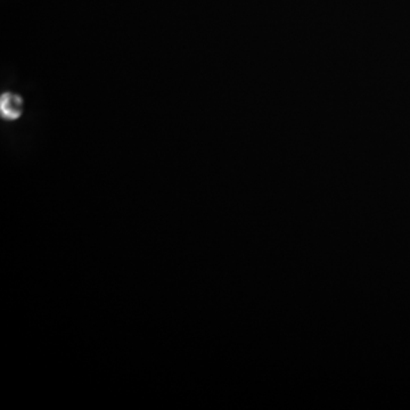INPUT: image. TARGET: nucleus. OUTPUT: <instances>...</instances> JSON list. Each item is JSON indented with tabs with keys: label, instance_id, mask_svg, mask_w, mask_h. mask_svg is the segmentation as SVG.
I'll return each instance as SVG.
<instances>
[{
	"label": "nucleus",
	"instance_id": "nucleus-1",
	"mask_svg": "<svg viewBox=\"0 0 410 410\" xmlns=\"http://www.w3.org/2000/svg\"><path fill=\"white\" fill-rule=\"evenodd\" d=\"M22 97L17 93H5L0 97V114L6 120H17L23 114Z\"/></svg>",
	"mask_w": 410,
	"mask_h": 410
}]
</instances>
